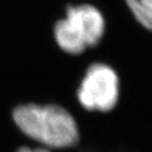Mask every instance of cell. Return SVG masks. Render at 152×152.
I'll use <instances>...</instances> for the list:
<instances>
[{"label": "cell", "instance_id": "cell-1", "mask_svg": "<svg viewBox=\"0 0 152 152\" xmlns=\"http://www.w3.org/2000/svg\"><path fill=\"white\" fill-rule=\"evenodd\" d=\"M13 119L28 137L48 148L66 149L79 140L74 117L57 104H22L14 110Z\"/></svg>", "mask_w": 152, "mask_h": 152}, {"label": "cell", "instance_id": "cell-2", "mask_svg": "<svg viewBox=\"0 0 152 152\" xmlns=\"http://www.w3.org/2000/svg\"><path fill=\"white\" fill-rule=\"evenodd\" d=\"M104 19L97 7L91 4L69 5L66 17L54 26L58 47L70 55H79L95 47L104 33Z\"/></svg>", "mask_w": 152, "mask_h": 152}, {"label": "cell", "instance_id": "cell-3", "mask_svg": "<svg viewBox=\"0 0 152 152\" xmlns=\"http://www.w3.org/2000/svg\"><path fill=\"white\" fill-rule=\"evenodd\" d=\"M119 97V80L116 72L104 64L89 66L77 91V98L89 111L109 112Z\"/></svg>", "mask_w": 152, "mask_h": 152}, {"label": "cell", "instance_id": "cell-4", "mask_svg": "<svg viewBox=\"0 0 152 152\" xmlns=\"http://www.w3.org/2000/svg\"><path fill=\"white\" fill-rule=\"evenodd\" d=\"M137 22L152 32V0H125Z\"/></svg>", "mask_w": 152, "mask_h": 152}, {"label": "cell", "instance_id": "cell-5", "mask_svg": "<svg viewBox=\"0 0 152 152\" xmlns=\"http://www.w3.org/2000/svg\"><path fill=\"white\" fill-rule=\"evenodd\" d=\"M17 152H50L48 149H45V148H28V147H22L18 150Z\"/></svg>", "mask_w": 152, "mask_h": 152}]
</instances>
